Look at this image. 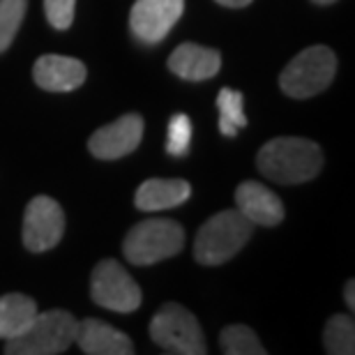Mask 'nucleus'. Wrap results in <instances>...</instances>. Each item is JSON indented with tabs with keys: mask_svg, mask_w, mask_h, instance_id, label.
I'll return each instance as SVG.
<instances>
[{
	"mask_svg": "<svg viewBox=\"0 0 355 355\" xmlns=\"http://www.w3.org/2000/svg\"><path fill=\"white\" fill-rule=\"evenodd\" d=\"M259 171L279 184H297L316 178L323 168V150L309 139L279 137L259 150Z\"/></svg>",
	"mask_w": 355,
	"mask_h": 355,
	"instance_id": "nucleus-1",
	"label": "nucleus"
},
{
	"mask_svg": "<svg viewBox=\"0 0 355 355\" xmlns=\"http://www.w3.org/2000/svg\"><path fill=\"white\" fill-rule=\"evenodd\" d=\"M254 224L238 208L210 217L194 240V259L201 266H222L250 243Z\"/></svg>",
	"mask_w": 355,
	"mask_h": 355,
	"instance_id": "nucleus-2",
	"label": "nucleus"
},
{
	"mask_svg": "<svg viewBox=\"0 0 355 355\" xmlns=\"http://www.w3.org/2000/svg\"><path fill=\"white\" fill-rule=\"evenodd\" d=\"M79 321L65 309L37 311L21 335L7 339V355H58L74 344Z\"/></svg>",
	"mask_w": 355,
	"mask_h": 355,
	"instance_id": "nucleus-3",
	"label": "nucleus"
},
{
	"mask_svg": "<svg viewBox=\"0 0 355 355\" xmlns=\"http://www.w3.org/2000/svg\"><path fill=\"white\" fill-rule=\"evenodd\" d=\"M184 245L182 226L173 219H146L125 236L123 252L134 266H153L175 257Z\"/></svg>",
	"mask_w": 355,
	"mask_h": 355,
	"instance_id": "nucleus-4",
	"label": "nucleus"
},
{
	"mask_svg": "<svg viewBox=\"0 0 355 355\" xmlns=\"http://www.w3.org/2000/svg\"><path fill=\"white\" fill-rule=\"evenodd\" d=\"M337 58L328 46H309L284 67L279 86L293 99H307L323 92L335 79Z\"/></svg>",
	"mask_w": 355,
	"mask_h": 355,
	"instance_id": "nucleus-5",
	"label": "nucleus"
},
{
	"mask_svg": "<svg viewBox=\"0 0 355 355\" xmlns=\"http://www.w3.org/2000/svg\"><path fill=\"white\" fill-rule=\"evenodd\" d=\"M153 342L162 346V351L175 355H205V339L198 328L196 316L182 304H164L150 321Z\"/></svg>",
	"mask_w": 355,
	"mask_h": 355,
	"instance_id": "nucleus-6",
	"label": "nucleus"
},
{
	"mask_svg": "<svg viewBox=\"0 0 355 355\" xmlns=\"http://www.w3.org/2000/svg\"><path fill=\"white\" fill-rule=\"evenodd\" d=\"M90 295L99 307L120 311V314H132L141 304V288L132 279L130 272L113 259L102 261L92 270L90 279Z\"/></svg>",
	"mask_w": 355,
	"mask_h": 355,
	"instance_id": "nucleus-7",
	"label": "nucleus"
},
{
	"mask_svg": "<svg viewBox=\"0 0 355 355\" xmlns=\"http://www.w3.org/2000/svg\"><path fill=\"white\" fill-rule=\"evenodd\" d=\"M65 233V212L53 198L35 196L24 215V245L28 252L42 254L53 250Z\"/></svg>",
	"mask_w": 355,
	"mask_h": 355,
	"instance_id": "nucleus-8",
	"label": "nucleus"
},
{
	"mask_svg": "<svg viewBox=\"0 0 355 355\" xmlns=\"http://www.w3.org/2000/svg\"><path fill=\"white\" fill-rule=\"evenodd\" d=\"M184 0H137L130 14L132 33L146 44H157L182 17Z\"/></svg>",
	"mask_w": 355,
	"mask_h": 355,
	"instance_id": "nucleus-9",
	"label": "nucleus"
},
{
	"mask_svg": "<svg viewBox=\"0 0 355 355\" xmlns=\"http://www.w3.org/2000/svg\"><path fill=\"white\" fill-rule=\"evenodd\" d=\"M144 139V118L137 113H127L116 123L104 125L88 141L90 153L97 159H120L137 150Z\"/></svg>",
	"mask_w": 355,
	"mask_h": 355,
	"instance_id": "nucleus-10",
	"label": "nucleus"
},
{
	"mask_svg": "<svg viewBox=\"0 0 355 355\" xmlns=\"http://www.w3.org/2000/svg\"><path fill=\"white\" fill-rule=\"evenodd\" d=\"M88 69L81 60L69 55H42L33 67V79L42 90L49 92H69L86 81Z\"/></svg>",
	"mask_w": 355,
	"mask_h": 355,
	"instance_id": "nucleus-11",
	"label": "nucleus"
},
{
	"mask_svg": "<svg viewBox=\"0 0 355 355\" xmlns=\"http://www.w3.org/2000/svg\"><path fill=\"white\" fill-rule=\"evenodd\" d=\"M236 208L259 226H277L284 219V203L279 196L257 180H247L236 189Z\"/></svg>",
	"mask_w": 355,
	"mask_h": 355,
	"instance_id": "nucleus-12",
	"label": "nucleus"
},
{
	"mask_svg": "<svg viewBox=\"0 0 355 355\" xmlns=\"http://www.w3.org/2000/svg\"><path fill=\"white\" fill-rule=\"evenodd\" d=\"M76 344L88 355H132L134 344L125 332L116 330L113 325L97 321V318H86L79 323L76 330Z\"/></svg>",
	"mask_w": 355,
	"mask_h": 355,
	"instance_id": "nucleus-13",
	"label": "nucleus"
},
{
	"mask_svg": "<svg viewBox=\"0 0 355 355\" xmlns=\"http://www.w3.org/2000/svg\"><path fill=\"white\" fill-rule=\"evenodd\" d=\"M222 67V55L215 49L198 44H180L168 58V69L184 81H205Z\"/></svg>",
	"mask_w": 355,
	"mask_h": 355,
	"instance_id": "nucleus-14",
	"label": "nucleus"
},
{
	"mask_svg": "<svg viewBox=\"0 0 355 355\" xmlns=\"http://www.w3.org/2000/svg\"><path fill=\"white\" fill-rule=\"evenodd\" d=\"M189 194H191V184L187 180H180V178H168V180L150 178V180H146L137 189L134 203L144 212H157V210H168L175 208V205H182L189 198Z\"/></svg>",
	"mask_w": 355,
	"mask_h": 355,
	"instance_id": "nucleus-15",
	"label": "nucleus"
},
{
	"mask_svg": "<svg viewBox=\"0 0 355 355\" xmlns=\"http://www.w3.org/2000/svg\"><path fill=\"white\" fill-rule=\"evenodd\" d=\"M37 314V302L24 293H7L0 297V339L21 335Z\"/></svg>",
	"mask_w": 355,
	"mask_h": 355,
	"instance_id": "nucleus-16",
	"label": "nucleus"
},
{
	"mask_svg": "<svg viewBox=\"0 0 355 355\" xmlns=\"http://www.w3.org/2000/svg\"><path fill=\"white\" fill-rule=\"evenodd\" d=\"M219 132L224 137H236L238 130L247 127V116L243 111V92L233 88H222L217 95Z\"/></svg>",
	"mask_w": 355,
	"mask_h": 355,
	"instance_id": "nucleus-17",
	"label": "nucleus"
},
{
	"mask_svg": "<svg viewBox=\"0 0 355 355\" xmlns=\"http://www.w3.org/2000/svg\"><path fill=\"white\" fill-rule=\"evenodd\" d=\"M325 353L332 355H351L355 353V323L351 316L337 314L332 316L323 332Z\"/></svg>",
	"mask_w": 355,
	"mask_h": 355,
	"instance_id": "nucleus-18",
	"label": "nucleus"
},
{
	"mask_svg": "<svg viewBox=\"0 0 355 355\" xmlns=\"http://www.w3.org/2000/svg\"><path fill=\"white\" fill-rule=\"evenodd\" d=\"M222 351L226 355H266L259 337L247 325H229L222 330Z\"/></svg>",
	"mask_w": 355,
	"mask_h": 355,
	"instance_id": "nucleus-19",
	"label": "nucleus"
},
{
	"mask_svg": "<svg viewBox=\"0 0 355 355\" xmlns=\"http://www.w3.org/2000/svg\"><path fill=\"white\" fill-rule=\"evenodd\" d=\"M28 0H0V53L7 51L24 24Z\"/></svg>",
	"mask_w": 355,
	"mask_h": 355,
	"instance_id": "nucleus-20",
	"label": "nucleus"
},
{
	"mask_svg": "<svg viewBox=\"0 0 355 355\" xmlns=\"http://www.w3.org/2000/svg\"><path fill=\"white\" fill-rule=\"evenodd\" d=\"M191 144V120L184 113H178L168 123L166 132V153L173 157H184Z\"/></svg>",
	"mask_w": 355,
	"mask_h": 355,
	"instance_id": "nucleus-21",
	"label": "nucleus"
},
{
	"mask_svg": "<svg viewBox=\"0 0 355 355\" xmlns=\"http://www.w3.org/2000/svg\"><path fill=\"white\" fill-rule=\"evenodd\" d=\"M74 5L76 0H44L46 21L55 31H67L74 24Z\"/></svg>",
	"mask_w": 355,
	"mask_h": 355,
	"instance_id": "nucleus-22",
	"label": "nucleus"
},
{
	"mask_svg": "<svg viewBox=\"0 0 355 355\" xmlns=\"http://www.w3.org/2000/svg\"><path fill=\"white\" fill-rule=\"evenodd\" d=\"M353 291H355V284H353V279L346 284V288H344V297H346V302H349V307L353 309L355 307V297H353Z\"/></svg>",
	"mask_w": 355,
	"mask_h": 355,
	"instance_id": "nucleus-23",
	"label": "nucleus"
},
{
	"mask_svg": "<svg viewBox=\"0 0 355 355\" xmlns=\"http://www.w3.org/2000/svg\"><path fill=\"white\" fill-rule=\"evenodd\" d=\"M217 3L224 5V7H233V10H238V7H247L252 0H217Z\"/></svg>",
	"mask_w": 355,
	"mask_h": 355,
	"instance_id": "nucleus-24",
	"label": "nucleus"
},
{
	"mask_svg": "<svg viewBox=\"0 0 355 355\" xmlns=\"http://www.w3.org/2000/svg\"><path fill=\"white\" fill-rule=\"evenodd\" d=\"M314 3H318V5H330V3H335V0H314Z\"/></svg>",
	"mask_w": 355,
	"mask_h": 355,
	"instance_id": "nucleus-25",
	"label": "nucleus"
}]
</instances>
